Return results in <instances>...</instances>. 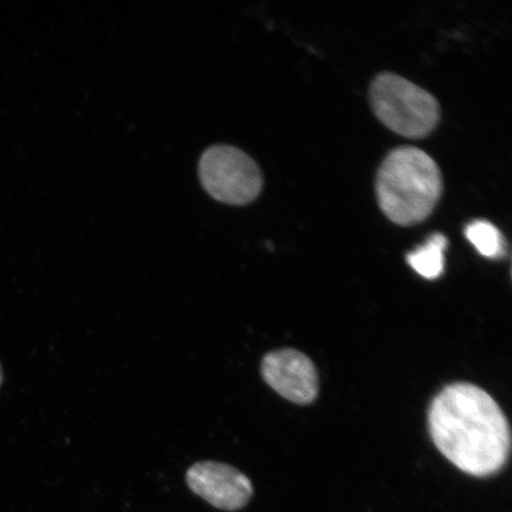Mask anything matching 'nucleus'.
Segmentation results:
<instances>
[{
  "label": "nucleus",
  "instance_id": "2",
  "mask_svg": "<svg viewBox=\"0 0 512 512\" xmlns=\"http://www.w3.org/2000/svg\"><path fill=\"white\" fill-rule=\"evenodd\" d=\"M382 213L402 227L431 216L443 194V176L435 160L414 146H402L384 158L376 176Z\"/></svg>",
  "mask_w": 512,
  "mask_h": 512
},
{
  "label": "nucleus",
  "instance_id": "5",
  "mask_svg": "<svg viewBox=\"0 0 512 512\" xmlns=\"http://www.w3.org/2000/svg\"><path fill=\"white\" fill-rule=\"evenodd\" d=\"M189 489L214 508L238 511L251 501L254 488L245 473L219 462L192 465L185 476Z\"/></svg>",
  "mask_w": 512,
  "mask_h": 512
},
{
  "label": "nucleus",
  "instance_id": "1",
  "mask_svg": "<svg viewBox=\"0 0 512 512\" xmlns=\"http://www.w3.org/2000/svg\"><path fill=\"white\" fill-rule=\"evenodd\" d=\"M428 426L441 454L467 475L494 476L508 462L509 422L494 398L475 384L453 383L441 390L428 411Z\"/></svg>",
  "mask_w": 512,
  "mask_h": 512
},
{
  "label": "nucleus",
  "instance_id": "4",
  "mask_svg": "<svg viewBox=\"0 0 512 512\" xmlns=\"http://www.w3.org/2000/svg\"><path fill=\"white\" fill-rule=\"evenodd\" d=\"M203 188L216 201L247 206L264 187L259 165L247 153L229 145H214L200 159Z\"/></svg>",
  "mask_w": 512,
  "mask_h": 512
},
{
  "label": "nucleus",
  "instance_id": "3",
  "mask_svg": "<svg viewBox=\"0 0 512 512\" xmlns=\"http://www.w3.org/2000/svg\"><path fill=\"white\" fill-rule=\"evenodd\" d=\"M370 102L381 123L402 137L425 138L439 124L437 99L400 75H377L371 83Z\"/></svg>",
  "mask_w": 512,
  "mask_h": 512
},
{
  "label": "nucleus",
  "instance_id": "6",
  "mask_svg": "<svg viewBox=\"0 0 512 512\" xmlns=\"http://www.w3.org/2000/svg\"><path fill=\"white\" fill-rule=\"evenodd\" d=\"M261 374L268 386L297 405H309L317 398V370L303 352L294 349L270 352L262 360Z\"/></svg>",
  "mask_w": 512,
  "mask_h": 512
},
{
  "label": "nucleus",
  "instance_id": "8",
  "mask_svg": "<svg viewBox=\"0 0 512 512\" xmlns=\"http://www.w3.org/2000/svg\"><path fill=\"white\" fill-rule=\"evenodd\" d=\"M466 239L477 251L489 259L502 258L505 254L503 235L494 224L485 220L473 221L466 227Z\"/></svg>",
  "mask_w": 512,
  "mask_h": 512
},
{
  "label": "nucleus",
  "instance_id": "7",
  "mask_svg": "<svg viewBox=\"0 0 512 512\" xmlns=\"http://www.w3.org/2000/svg\"><path fill=\"white\" fill-rule=\"evenodd\" d=\"M447 238L441 233L430 236L424 246L407 255L408 264L426 279H437L444 272Z\"/></svg>",
  "mask_w": 512,
  "mask_h": 512
},
{
  "label": "nucleus",
  "instance_id": "9",
  "mask_svg": "<svg viewBox=\"0 0 512 512\" xmlns=\"http://www.w3.org/2000/svg\"><path fill=\"white\" fill-rule=\"evenodd\" d=\"M2 383H3V371H2V367H0V386H2Z\"/></svg>",
  "mask_w": 512,
  "mask_h": 512
}]
</instances>
